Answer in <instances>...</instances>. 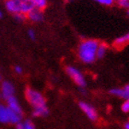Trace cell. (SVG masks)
<instances>
[{
	"label": "cell",
	"instance_id": "1",
	"mask_svg": "<svg viewBox=\"0 0 129 129\" xmlns=\"http://www.w3.org/2000/svg\"><path fill=\"white\" fill-rule=\"evenodd\" d=\"M25 94L28 102L33 107V111H32L33 116L43 117L48 114L49 110L46 105V101L41 92L32 89H27Z\"/></svg>",
	"mask_w": 129,
	"mask_h": 129
},
{
	"label": "cell",
	"instance_id": "2",
	"mask_svg": "<svg viewBox=\"0 0 129 129\" xmlns=\"http://www.w3.org/2000/svg\"><path fill=\"white\" fill-rule=\"evenodd\" d=\"M99 42L93 39H87L82 41L78 48V56L81 62L89 64L94 63L97 59V48Z\"/></svg>",
	"mask_w": 129,
	"mask_h": 129
},
{
	"label": "cell",
	"instance_id": "3",
	"mask_svg": "<svg viewBox=\"0 0 129 129\" xmlns=\"http://www.w3.org/2000/svg\"><path fill=\"white\" fill-rule=\"evenodd\" d=\"M5 8L13 15L17 13L27 15L35 7L30 0H6Z\"/></svg>",
	"mask_w": 129,
	"mask_h": 129
},
{
	"label": "cell",
	"instance_id": "4",
	"mask_svg": "<svg viewBox=\"0 0 129 129\" xmlns=\"http://www.w3.org/2000/svg\"><path fill=\"white\" fill-rule=\"evenodd\" d=\"M20 114L14 113L7 104L0 103V123L2 124H18L21 120Z\"/></svg>",
	"mask_w": 129,
	"mask_h": 129
},
{
	"label": "cell",
	"instance_id": "5",
	"mask_svg": "<svg viewBox=\"0 0 129 129\" xmlns=\"http://www.w3.org/2000/svg\"><path fill=\"white\" fill-rule=\"evenodd\" d=\"M67 75L70 77V78H71L80 89H84V88L86 87V79H85V77H84L82 72H81L78 68L69 66V67H67Z\"/></svg>",
	"mask_w": 129,
	"mask_h": 129
},
{
	"label": "cell",
	"instance_id": "6",
	"mask_svg": "<svg viewBox=\"0 0 129 129\" xmlns=\"http://www.w3.org/2000/svg\"><path fill=\"white\" fill-rule=\"evenodd\" d=\"M79 108L81 111L85 113V115L91 121H96L98 119V113H97L96 109H95L92 105H90L88 102H79Z\"/></svg>",
	"mask_w": 129,
	"mask_h": 129
},
{
	"label": "cell",
	"instance_id": "7",
	"mask_svg": "<svg viewBox=\"0 0 129 129\" xmlns=\"http://www.w3.org/2000/svg\"><path fill=\"white\" fill-rule=\"evenodd\" d=\"M14 93H15V88L13 84L8 81H3L1 84V92H0L3 98L7 100L9 97L14 96Z\"/></svg>",
	"mask_w": 129,
	"mask_h": 129
},
{
	"label": "cell",
	"instance_id": "8",
	"mask_svg": "<svg viewBox=\"0 0 129 129\" xmlns=\"http://www.w3.org/2000/svg\"><path fill=\"white\" fill-rule=\"evenodd\" d=\"M7 105H8V107L9 108L11 111H13L14 113L22 115L21 106H20L19 101L17 100L16 97L11 96V97H9V98H8V99H7Z\"/></svg>",
	"mask_w": 129,
	"mask_h": 129
},
{
	"label": "cell",
	"instance_id": "9",
	"mask_svg": "<svg viewBox=\"0 0 129 129\" xmlns=\"http://www.w3.org/2000/svg\"><path fill=\"white\" fill-rule=\"evenodd\" d=\"M27 17V19L29 20L32 22H42L43 20V10H41L39 8H34L33 9L29 12V13L26 15Z\"/></svg>",
	"mask_w": 129,
	"mask_h": 129
},
{
	"label": "cell",
	"instance_id": "10",
	"mask_svg": "<svg viewBox=\"0 0 129 129\" xmlns=\"http://www.w3.org/2000/svg\"><path fill=\"white\" fill-rule=\"evenodd\" d=\"M110 93L113 96L129 101V91L124 88H113L110 89Z\"/></svg>",
	"mask_w": 129,
	"mask_h": 129
},
{
	"label": "cell",
	"instance_id": "11",
	"mask_svg": "<svg viewBox=\"0 0 129 129\" xmlns=\"http://www.w3.org/2000/svg\"><path fill=\"white\" fill-rule=\"evenodd\" d=\"M129 43V31L126 32L125 34L122 35L120 37L116 38L113 42V46L116 48H123L124 46Z\"/></svg>",
	"mask_w": 129,
	"mask_h": 129
},
{
	"label": "cell",
	"instance_id": "12",
	"mask_svg": "<svg viewBox=\"0 0 129 129\" xmlns=\"http://www.w3.org/2000/svg\"><path fill=\"white\" fill-rule=\"evenodd\" d=\"M107 50H108V46L106 43H99L98 48H97V53H96L97 59H102V58H103L105 56L106 53H107Z\"/></svg>",
	"mask_w": 129,
	"mask_h": 129
},
{
	"label": "cell",
	"instance_id": "13",
	"mask_svg": "<svg viewBox=\"0 0 129 129\" xmlns=\"http://www.w3.org/2000/svg\"><path fill=\"white\" fill-rule=\"evenodd\" d=\"M36 8L43 10L47 6V0H30Z\"/></svg>",
	"mask_w": 129,
	"mask_h": 129
},
{
	"label": "cell",
	"instance_id": "14",
	"mask_svg": "<svg viewBox=\"0 0 129 129\" xmlns=\"http://www.w3.org/2000/svg\"><path fill=\"white\" fill-rule=\"evenodd\" d=\"M92 1H94V2L98 3L102 6H105V7H111L114 2L113 0H92Z\"/></svg>",
	"mask_w": 129,
	"mask_h": 129
},
{
	"label": "cell",
	"instance_id": "15",
	"mask_svg": "<svg viewBox=\"0 0 129 129\" xmlns=\"http://www.w3.org/2000/svg\"><path fill=\"white\" fill-rule=\"evenodd\" d=\"M14 18H15V19H16L17 21H19V22L24 21L25 19H27V17H26V15H24V14H21V13L14 14Z\"/></svg>",
	"mask_w": 129,
	"mask_h": 129
},
{
	"label": "cell",
	"instance_id": "16",
	"mask_svg": "<svg viewBox=\"0 0 129 129\" xmlns=\"http://www.w3.org/2000/svg\"><path fill=\"white\" fill-rule=\"evenodd\" d=\"M23 124H24V129H35L33 123L30 120H26L25 122H23Z\"/></svg>",
	"mask_w": 129,
	"mask_h": 129
},
{
	"label": "cell",
	"instance_id": "17",
	"mask_svg": "<svg viewBox=\"0 0 129 129\" xmlns=\"http://www.w3.org/2000/svg\"><path fill=\"white\" fill-rule=\"evenodd\" d=\"M121 109L124 113H129V101L125 100V102H124V103L122 104Z\"/></svg>",
	"mask_w": 129,
	"mask_h": 129
},
{
	"label": "cell",
	"instance_id": "18",
	"mask_svg": "<svg viewBox=\"0 0 129 129\" xmlns=\"http://www.w3.org/2000/svg\"><path fill=\"white\" fill-rule=\"evenodd\" d=\"M118 2V5L121 7V8H124L125 9H128L129 8V1H123V0H119L117 1Z\"/></svg>",
	"mask_w": 129,
	"mask_h": 129
},
{
	"label": "cell",
	"instance_id": "19",
	"mask_svg": "<svg viewBox=\"0 0 129 129\" xmlns=\"http://www.w3.org/2000/svg\"><path fill=\"white\" fill-rule=\"evenodd\" d=\"M28 36L30 40L34 41L36 39V34H35V31L33 30H28Z\"/></svg>",
	"mask_w": 129,
	"mask_h": 129
},
{
	"label": "cell",
	"instance_id": "20",
	"mask_svg": "<svg viewBox=\"0 0 129 129\" xmlns=\"http://www.w3.org/2000/svg\"><path fill=\"white\" fill-rule=\"evenodd\" d=\"M15 72H16L17 74H22V72H23L22 67H19V66H17V67H15Z\"/></svg>",
	"mask_w": 129,
	"mask_h": 129
},
{
	"label": "cell",
	"instance_id": "21",
	"mask_svg": "<svg viewBox=\"0 0 129 129\" xmlns=\"http://www.w3.org/2000/svg\"><path fill=\"white\" fill-rule=\"evenodd\" d=\"M124 129H129V121H127L124 124Z\"/></svg>",
	"mask_w": 129,
	"mask_h": 129
},
{
	"label": "cell",
	"instance_id": "22",
	"mask_svg": "<svg viewBox=\"0 0 129 129\" xmlns=\"http://www.w3.org/2000/svg\"><path fill=\"white\" fill-rule=\"evenodd\" d=\"M124 89H126V90H128V91H129V84H127V85H125V86H124Z\"/></svg>",
	"mask_w": 129,
	"mask_h": 129
},
{
	"label": "cell",
	"instance_id": "23",
	"mask_svg": "<svg viewBox=\"0 0 129 129\" xmlns=\"http://www.w3.org/2000/svg\"><path fill=\"white\" fill-rule=\"evenodd\" d=\"M3 17V13H2V11H1V9H0V19Z\"/></svg>",
	"mask_w": 129,
	"mask_h": 129
},
{
	"label": "cell",
	"instance_id": "24",
	"mask_svg": "<svg viewBox=\"0 0 129 129\" xmlns=\"http://www.w3.org/2000/svg\"><path fill=\"white\" fill-rule=\"evenodd\" d=\"M127 14H128V16H129V8L127 9Z\"/></svg>",
	"mask_w": 129,
	"mask_h": 129
},
{
	"label": "cell",
	"instance_id": "25",
	"mask_svg": "<svg viewBox=\"0 0 129 129\" xmlns=\"http://www.w3.org/2000/svg\"><path fill=\"white\" fill-rule=\"evenodd\" d=\"M1 79H2V77H1V75H0V80H1Z\"/></svg>",
	"mask_w": 129,
	"mask_h": 129
},
{
	"label": "cell",
	"instance_id": "26",
	"mask_svg": "<svg viewBox=\"0 0 129 129\" xmlns=\"http://www.w3.org/2000/svg\"><path fill=\"white\" fill-rule=\"evenodd\" d=\"M113 1H116V2H117V1H119V0H113Z\"/></svg>",
	"mask_w": 129,
	"mask_h": 129
},
{
	"label": "cell",
	"instance_id": "27",
	"mask_svg": "<svg viewBox=\"0 0 129 129\" xmlns=\"http://www.w3.org/2000/svg\"><path fill=\"white\" fill-rule=\"evenodd\" d=\"M123 1H129V0H123Z\"/></svg>",
	"mask_w": 129,
	"mask_h": 129
},
{
	"label": "cell",
	"instance_id": "28",
	"mask_svg": "<svg viewBox=\"0 0 129 129\" xmlns=\"http://www.w3.org/2000/svg\"><path fill=\"white\" fill-rule=\"evenodd\" d=\"M0 97H1V94H0Z\"/></svg>",
	"mask_w": 129,
	"mask_h": 129
},
{
	"label": "cell",
	"instance_id": "29",
	"mask_svg": "<svg viewBox=\"0 0 129 129\" xmlns=\"http://www.w3.org/2000/svg\"><path fill=\"white\" fill-rule=\"evenodd\" d=\"M67 1H68V0H67Z\"/></svg>",
	"mask_w": 129,
	"mask_h": 129
}]
</instances>
